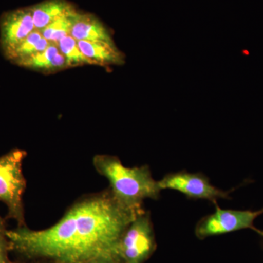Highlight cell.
Masks as SVG:
<instances>
[{
	"label": "cell",
	"mask_w": 263,
	"mask_h": 263,
	"mask_svg": "<svg viewBox=\"0 0 263 263\" xmlns=\"http://www.w3.org/2000/svg\"><path fill=\"white\" fill-rule=\"evenodd\" d=\"M145 212V211H144ZM114 197L110 189L76 202L58 222L45 230H7L10 252L53 263H80L117 257L124 230L138 214Z\"/></svg>",
	"instance_id": "6da1fadb"
},
{
	"label": "cell",
	"mask_w": 263,
	"mask_h": 263,
	"mask_svg": "<svg viewBox=\"0 0 263 263\" xmlns=\"http://www.w3.org/2000/svg\"><path fill=\"white\" fill-rule=\"evenodd\" d=\"M93 165L99 174L110 183V190L114 197L137 212H144L143 200H158L160 190L158 181L152 177L148 165L127 167L117 157L100 155L93 158Z\"/></svg>",
	"instance_id": "7a4b0ae2"
},
{
	"label": "cell",
	"mask_w": 263,
	"mask_h": 263,
	"mask_svg": "<svg viewBox=\"0 0 263 263\" xmlns=\"http://www.w3.org/2000/svg\"><path fill=\"white\" fill-rule=\"evenodd\" d=\"M25 151L14 149L0 157V201L8 208V219H14L18 227L26 226L23 196L27 182L22 164Z\"/></svg>",
	"instance_id": "3957f363"
},
{
	"label": "cell",
	"mask_w": 263,
	"mask_h": 263,
	"mask_svg": "<svg viewBox=\"0 0 263 263\" xmlns=\"http://www.w3.org/2000/svg\"><path fill=\"white\" fill-rule=\"evenodd\" d=\"M157 248L150 213L145 211L129 223L118 246L117 256L122 263H144Z\"/></svg>",
	"instance_id": "277c9868"
},
{
	"label": "cell",
	"mask_w": 263,
	"mask_h": 263,
	"mask_svg": "<svg viewBox=\"0 0 263 263\" xmlns=\"http://www.w3.org/2000/svg\"><path fill=\"white\" fill-rule=\"evenodd\" d=\"M215 207V212L204 216L197 222L195 233L198 239L245 229L254 230L263 238V231L254 226L255 219L263 214V209L258 211L224 210L218 204Z\"/></svg>",
	"instance_id": "5b68a950"
},
{
	"label": "cell",
	"mask_w": 263,
	"mask_h": 263,
	"mask_svg": "<svg viewBox=\"0 0 263 263\" xmlns=\"http://www.w3.org/2000/svg\"><path fill=\"white\" fill-rule=\"evenodd\" d=\"M160 190H173L182 193L189 199L206 200L216 205L220 199H230V192L213 186L202 173L192 174L186 171L171 173L158 181Z\"/></svg>",
	"instance_id": "8992f818"
},
{
	"label": "cell",
	"mask_w": 263,
	"mask_h": 263,
	"mask_svg": "<svg viewBox=\"0 0 263 263\" xmlns=\"http://www.w3.org/2000/svg\"><path fill=\"white\" fill-rule=\"evenodd\" d=\"M35 29L29 8L7 12L0 18V45L5 56Z\"/></svg>",
	"instance_id": "52a82bcc"
},
{
	"label": "cell",
	"mask_w": 263,
	"mask_h": 263,
	"mask_svg": "<svg viewBox=\"0 0 263 263\" xmlns=\"http://www.w3.org/2000/svg\"><path fill=\"white\" fill-rule=\"evenodd\" d=\"M70 35L78 41H103L114 43L110 30L92 15L79 13L72 26Z\"/></svg>",
	"instance_id": "ba28073f"
},
{
	"label": "cell",
	"mask_w": 263,
	"mask_h": 263,
	"mask_svg": "<svg viewBox=\"0 0 263 263\" xmlns=\"http://www.w3.org/2000/svg\"><path fill=\"white\" fill-rule=\"evenodd\" d=\"M79 48L85 56L94 65H119L124 63V53L118 49L115 43L103 41H78Z\"/></svg>",
	"instance_id": "9c48e42d"
},
{
	"label": "cell",
	"mask_w": 263,
	"mask_h": 263,
	"mask_svg": "<svg viewBox=\"0 0 263 263\" xmlns=\"http://www.w3.org/2000/svg\"><path fill=\"white\" fill-rule=\"evenodd\" d=\"M34 27L42 30L52 22L63 15L76 11L75 8L65 0H46L29 8Z\"/></svg>",
	"instance_id": "30bf717a"
},
{
	"label": "cell",
	"mask_w": 263,
	"mask_h": 263,
	"mask_svg": "<svg viewBox=\"0 0 263 263\" xmlns=\"http://www.w3.org/2000/svg\"><path fill=\"white\" fill-rule=\"evenodd\" d=\"M18 65L32 70L50 72L67 68L65 57L60 52L59 45L53 42L44 51L26 59Z\"/></svg>",
	"instance_id": "8fae6325"
},
{
	"label": "cell",
	"mask_w": 263,
	"mask_h": 263,
	"mask_svg": "<svg viewBox=\"0 0 263 263\" xmlns=\"http://www.w3.org/2000/svg\"><path fill=\"white\" fill-rule=\"evenodd\" d=\"M50 43V41L43 37L41 30L34 29L14 49L5 55V57L13 63L18 65L26 59L44 51Z\"/></svg>",
	"instance_id": "7c38bea8"
},
{
	"label": "cell",
	"mask_w": 263,
	"mask_h": 263,
	"mask_svg": "<svg viewBox=\"0 0 263 263\" xmlns=\"http://www.w3.org/2000/svg\"><path fill=\"white\" fill-rule=\"evenodd\" d=\"M79 13V12L75 11L57 19L41 30L43 37L50 42L56 43L58 44L64 37L70 35L72 26Z\"/></svg>",
	"instance_id": "4fadbf2b"
},
{
	"label": "cell",
	"mask_w": 263,
	"mask_h": 263,
	"mask_svg": "<svg viewBox=\"0 0 263 263\" xmlns=\"http://www.w3.org/2000/svg\"><path fill=\"white\" fill-rule=\"evenodd\" d=\"M59 48L66 59L67 68L84 65H94L79 48L78 41L71 35L64 37L58 43Z\"/></svg>",
	"instance_id": "5bb4252c"
},
{
	"label": "cell",
	"mask_w": 263,
	"mask_h": 263,
	"mask_svg": "<svg viewBox=\"0 0 263 263\" xmlns=\"http://www.w3.org/2000/svg\"><path fill=\"white\" fill-rule=\"evenodd\" d=\"M6 233L4 219L0 216V263H12L8 257L10 249Z\"/></svg>",
	"instance_id": "9a60e30c"
},
{
	"label": "cell",
	"mask_w": 263,
	"mask_h": 263,
	"mask_svg": "<svg viewBox=\"0 0 263 263\" xmlns=\"http://www.w3.org/2000/svg\"><path fill=\"white\" fill-rule=\"evenodd\" d=\"M80 263H122L120 259L117 257L113 256H104V257H96V258L91 259L89 260L85 261V262Z\"/></svg>",
	"instance_id": "2e32d148"
}]
</instances>
